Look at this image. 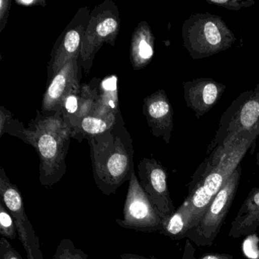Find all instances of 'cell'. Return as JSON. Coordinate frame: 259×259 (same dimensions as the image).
<instances>
[{
	"label": "cell",
	"mask_w": 259,
	"mask_h": 259,
	"mask_svg": "<svg viewBox=\"0 0 259 259\" xmlns=\"http://www.w3.org/2000/svg\"><path fill=\"white\" fill-rule=\"evenodd\" d=\"M88 141L97 187L106 195L116 193L135 172L133 139L123 118L108 131Z\"/></svg>",
	"instance_id": "6da1fadb"
},
{
	"label": "cell",
	"mask_w": 259,
	"mask_h": 259,
	"mask_svg": "<svg viewBox=\"0 0 259 259\" xmlns=\"http://www.w3.org/2000/svg\"><path fill=\"white\" fill-rule=\"evenodd\" d=\"M72 128L65 122L61 111L42 113L30 121L25 143L34 148L40 158V184L52 187L67 171L66 160L72 139Z\"/></svg>",
	"instance_id": "7a4b0ae2"
},
{
	"label": "cell",
	"mask_w": 259,
	"mask_h": 259,
	"mask_svg": "<svg viewBox=\"0 0 259 259\" xmlns=\"http://www.w3.org/2000/svg\"><path fill=\"white\" fill-rule=\"evenodd\" d=\"M182 36L185 48L194 60L227 51L236 40L222 18L208 13L192 15L185 21Z\"/></svg>",
	"instance_id": "3957f363"
},
{
	"label": "cell",
	"mask_w": 259,
	"mask_h": 259,
	"mask_svg": "<svg viewBox=\"0 0 259 259\" xmlns=\"http://www.w3.org/2000/svg\"><path fill=\"white\" fill-rule=\"evenodd\" d=\"M120 28L119 10L113 0H105L91 12L81 48V65L86 75L104 44L114 46Z\"/></svg>",
	"instance_id": "277c9868"
},
{
	"label": "cell",
	"mask_w": 259,
	"mask_h": 259,
	"mask_svg": "<svg viewBox=\"0 0 259 259\" xmlns=\"http://www.w3.org/2000/svg\"><path fill=\"white\" fill-rule=\"evenodd\" d=\"M242 168L240 166L230 176L206 209L198 224L186 233V237L198 246H209L213 243L227 218L235 198Z\"/></svg>",
	"instance_id": "5b68a950"
},
{
	"label": "cell",
	"mask_w": 259,
	"mask_h": 259,
	"mask_svg": "<svg viewBox=\"0 0 259 259\" xmlns=\"http://www.w3.org/2000/svg\"><path fill=\"white\" fill-rule=\"evenodd\" d=\"M259 122V83L253 90L241 93L223 113L207 153L225 145L232 137L248 131Z\"/></svg>",
	"instance_id": "8992f818"
},
{
	"label": "cell",
	"mask_w": 259,
	"mask_h": 259,
	"mask_svg": "<svg viewBox=\"0 0 259 259\" xmlns=\"http://www.w3.org/2000/svg\"><path fill=\"white\" fill-rule=\"evenodd\" d=\"M116 222L122 228L137 231H160L163 228V220L141 186L136 171L128 181L123 218Z\"/></svg>",
	"instance_id": "52a82bcc"
},
{
	"label": "cell",
	"mask_w": 259,
	"mask_h": 259,
	"mask_svg": "<svg viewBox=\"0 0 259 259\" xmlns=\"http://www.w3.org/2000/svg\"><path fill=\"white\" fill-rule=\"evenodd\" d=\"M0 197L11 213L19 239L28 259H44L40 240L25 212V204L19 187L11 183L4 167L0 169Z\"/></svg>",
	"instance_id": "ba28073f"
},
{
	"label": "cell",
	"mask_w": 259,
	"mask_h": 259,
	"mask_svg": "<svg viewBox=\"0 0 259 259\" xmlns=\"http://www.w3.org/2000/svg\"><path fill=\"white\" fill-rule=\"evenodd\" d=\"M89 7H81L54 44L48 65V82L69 60L81 54V43L90 16Z\"/></svg>",
	"instance_id": "9c48e42d"
},
{
	"label": "cell",
	"mask_w": 259,
	"mask_h": 259,
	"mask_svg": "<svg viewBox=\"0 0 259 259\" xmlns=\"http://www.w3.org/2000/svg\"><path fill=\"white\" fill-rule=\"evenodd\" d=\"M137 167L139 183L164 223L176 210L169 195L166 169L153 157H143Z\"/></svg>",
	"instance_id": "30bf717a"
},
{
	"label": "cell",
	"mask_w": 259,
	"mask_h": 259,
	"mask_svg": "<svg viewBox=\"0 0 259 259\" xmlns=\"http://www.w3.org/2000/svg\"><path fill=\"white\" fill-rule=\"evenodd\" d=\"M81 67L80 54L69 60L48 82L42 101L40 110L42 113L60 111L66 97L72 92L79 90Z\"/></svg>",
	"instance_id": "8fae6325"
},
{
	"label": "cell",
	"mask_w": 259,
	"mask_h": 259,
	"mask_svg": "<svg viewBox=\"0 0 259 259\" xmlns=\"http://www.w3.org/2000/svg\"><path fill=\"white\" fill-rule=\"evenodd\" d=\"M143 113L153 136L169 143L174 130V109L165 91H157L144 99Z\"/></svg>",
	"instance_id": "7c38bea8"
},
{
	"label": "cell",
	"mask_w": 259,
	"mask_h": 259,
	"mask_svg": "<svg viewBox=\"0 0 259 259\" xmlns=\"http://www.w3.org/2000/svg\"><path fill=\"white\" fill-rule=\"evenodd\" d=\"M227 86L212 78H199L183 82L186 106L201 118L208 113L225 92Z\"/></svg>",
	"instance_id": "4fadbf2b"
},
{
	"label": "cell",
	"mask_w": 259,
	"mask_h": 259,
	"mask_svg": "<svg viewBox=\"0 0 259 259\" xmlns=\"http://www.w3.org/2000/svg\"><path fill=\"white\" fill-rule=\"evenodd\" d=\"M259 227V187L251 189L232 222L229 236L251 235Z\"/></svg>",
	"instance_id": "5bb4252c"
},
{
	"label": "cell",
	"mask_w": 259,
	"mask_h": 259,
	"mask_svg": "<svg viewBox=\"0 0 259 259\" xmlns=\"http://www.w3.org/2000/svg\"><path fill=\"white\" fill-rule=\"evenodd\" d=\"M154 36L149 25L142 22L135 28L130 45V60L135 70H140L152 60Z\"/></svg>",
	"instance_id": "9a60e30c"
},
{
	"label": "cell",
	"mask_w": 259,
	"mask_h": 259,
	"mask_svg": "<svg viewBox=\"0 0 259 259\" xmlns=\"http://www.w3.org/2000/svg\"><path fill=\"white\" fill-rule=\"evenodd\" d=\"M122 117L121 111L117 114L105 116L89 115L79 119L72 128V137L81 142L84 139H90L102 134L113 128Z\"/></svg>",
	"instance_id": "2e32d148"
},
{
	"label": "cell",
	"mask_w": 259,
	"mask_h": 259,
	"mask_svg": "<svg viewBox=\"0 0 259 259\" xmlns=\"http://www.w3.org/2000/svg\"><path fill=\"white\" fill-rule=\"evenodd\" d=\"M119 112L117 77L110 75L100 81L98 100L91 115L105 116Z\"/></svg>",
	"instance_id": "e0dca14e"
},
{
	"label": "cell",
	"mask_w": 259,
	"mask_h": 259,
	"mask_svg": "<svg viewBox=\"0 0 259 259\" xmlns=\"http://www.w3.org/2000/svg\"><path fill=\"white\" fill-rule=\"evenodd\" d=\"M258 136L259 122L251 130L236 135L225 145L218 147L213 151L224 157L240 163L244 156Z\"/></svg>",
	"instance_id": "ac0fdd59"
},
{
	"label": "cell",
	"mask_w": 259,
	"mask_h": 259,
	"mask_svg": "<svg viewBox=\"0 0 259 259\" xmlns=\"http://www.w3.org/2000/svg\"><path fill=\"white\" fill-rule=\"evenodd\" d=\"M10 134L19 138L25 142L27 128L20 121L15 119L13 114L4 107H0V137L4 134Z\"/></svg>",
	"instance_id": "d6986e66"
},
{
	"label": "cell",
	"mask_w": 259,
	"mask_h": 259,
	"mask_svg": "<svg viewBox=\"0 0 259 259\" xmlns=\"http://www.w3.org/2000/svg\"><path fill=\"white\" fill-rule=\"evenodd\" d=\"M52 259H89V257L83 250L77 248L71 239L64 238L57 245Z\"/></svg>",
	"instance_id": "ffe728a7"
},
{
	"label": "cell",
	"mask_w": 259,
	"mask_h": 259,
	"mask_svg": "<svg viewBox=\"0 0 259 259\" xmlns=\"http://www.w3.org/2000/svg\"><path fill=\"white\" fill-rule=\"evenodd\" d=\"M0 234L11 240L16 239L18 234L14 220L2 201H0Z\"/></svg>",
	"instance_id": "44dd1931"
},
{
	"label": "cell",
	"mask_w": 259,
	"mask_h": 259,
	"mask_svg": "<svg viewBox=\"0 0 259 259\" xmlns=\"http://www.w3.org/2000/svg\"><path fill=\"white\" fill-rule=\"evenodd\" d=\"M206 2L209 4L218 6L223 7L226 10H234L238 11L242 8L252 7L254 2L252 0H247V1H239V0H206Z\"/></svg>",
	"instance_id": "7402d4cb"
},
{
	"label": "cell",
	"mask_w": 259,
	"mask_h": 259,
	"mask_svg": "<svg viewBox=\"0 0 259 259\" xmlns=\"http://www.w3.org/2000/svg\"><path fill=\"white\" fill-rule=\"evenodd\" d=\"M0 259H23L20 254L12 246L8 239H0Z\"/></svg>",
	"instance_id": "603a6c76"
},
{
	"label": "cell",
	"mask_w": 259,
	"mask_h": 259,
	"mask_svg": "<svg viewBox=\"0 0 259 259\" xmlns=\"http://www.w3.org/2000/svg\"><path fill=\"white\" fill-rule=\"evenodd\" d=\"M12 2L10 0H0V32H2L8 22Z\"/></svg>",
	"instance_id": "cb8c5ba5"
},
{
	"label": "cell",
	"mask_w": 259,
	"mask_h": 259,
	"mask_svg": "<svg viewBox=\"0 0 259 259\" xmlns=\"http://www.w3.org/2000/svg\"><path fill=\"white\" fill-rule=\"evenodd\" d=\"M16 4L21 7H30L40 6V7H46L47 4L45 0H16Z\"/></svg>",
	"instance_id": "d4e9b609"
},
{
	"label": "cell",
	"mask_w": 259,
	"mask_h": 259,
	"mask_svg": "<svg viewBox=\"0 0 259 259\" xmlns=\"http://www.w3.org/2000/svg\"><path fill=\"white\" fill-rule=\"evenodd\" d=\"M201 259H233V257L227 254H210L204 256Z\"/></svg>",
	"instance_id": "484cf974"
},
{
	"label": "cell",
	"mask_w": 259,
	"mask_h": 259,
	"mask_svg": "<svg viewBox=\"0 0 259 259\" xmlns=\"http://www.w3.org/2000/svg\"><path fill=\"white\" fill-rule=\"evenodd\" d=\"M121 259H157L154 257H147L132 253H123L121 254Z\"/></svg>",
	"instance_id": "4316f807"
},
{
	"label": "cell",
	"mask_w": 259,
	"mask_h": 259,
	"mask_svg": "<svg viewBox=\"0 0 259 259\" xmlns=\"http://www.w3.org/2000/svg\"><path fill=\"white\" fill-rule=\"evenodd\" d=\"M256 163L259 166V151L257 152V156H256Z\"/></svg>",
	"instance_id": "83f0119b"
}]
</instances>
